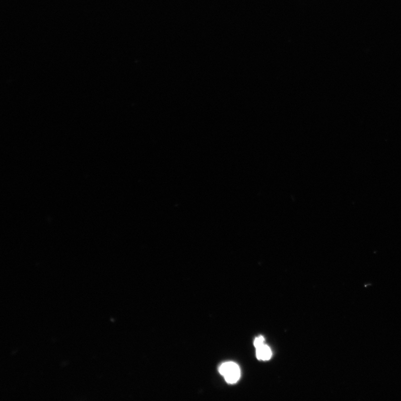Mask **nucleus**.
Listing matches in <instances>:
<instances>
[{
	"label": "nucleus",
	"instance_id": "1",
	"mask_svg": "<svg viewBox=\"0 0 401 401\" xmlns=\"http://www.w3.org/2000/svg\"><path fill=\"white\" fill-rule=\"evenodd\" d=\"M218 371L229 384H236L241 376L240 368L235 362H227L222 363L218 368Z\"/></svg>",
	"mask_w": 401,
	"mask_h": 401
},
{
	"label": "nucleus",
	"instance_id": "2",
	"mask_svg": "<svg viewBox=\"0 0 401 401\" xmlns=\"http://www.w3.org/2000/svg\"><path fill=\"white\" fill-rule=\"evenodd\" d=\"M257 349V357L259 360L262 361H268L272 356L271 350L268 345L264 344L260 346Z\"/></svg>",
	"mask_w": 401,
	"mask_h": 401
},
{
	"label": "nucleus",
	"instance_id": "3",
	"mask_svg": "<svg viewBox=\"0 0 401 401\" xmlns=\"http://www.w3.org/2000/svg\"><path fill=\"white\" fill-rule=\"evenodd\" d=\"M265 342V338H264V336L261 335L257 338H255L254 341V345L255 348H258L260 346L262 345Z\"/></svg>",
	"mask_w": 401,
	"mask_h": 401
}]
</instances>
